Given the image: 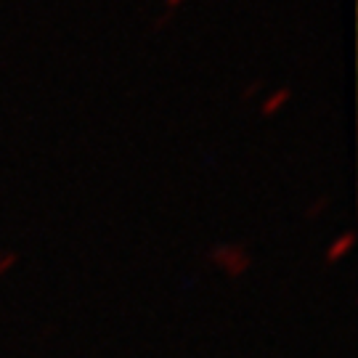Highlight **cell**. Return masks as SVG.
<instances>
[{"mask_svg": "<svg viewBox=\"0 0 358 358\" xmlns=\"http://www.w3.org/2000/svg\"><path fill=\"white\" fill-rule=\"evenodd\" d=\"M353 244H356V234H353V231H345V234H340V237L327 247L324 260H327L329 266H332V263H340L345 255L353 250Z\"/></svg>", "mask_w": 358, "mask_h": 358, "instance_id": "obj_2", "label": "cell"}, {"mask_svg": "<svg viewBox=\"0 0 358 358\" xmlns=\"http://www.w3.org/2000/svg\"><path fill=\"white\" fill-rule=\"evenodd\" d=\"M289 99H292V90L289 88L273 90V93L266 96V101H263V106H260V114H263V117H276L284 106L289 104Z\"/></svg>", "mask_w": 358, "mask_h": 358, "instance_id": "obj_3", "label": "cell"}, {"mask_svg": "<svg viewBox=\"0 0 358 358\" xmlns=\"http://www.w3.org/2000/svg\"><path fill=\"white\" fill-rule=\"evenodd\" d=\"M16 263H19V255L16 253H0V276H6Z\"/></svg>", "mask_w": 358, "mask_h": 358, "instance_id": "obj_5", "label": "cell"}, {"mask_svg": "<svg viewBox=\"0 0 358 358\" xmlns=\"http://www.w3.org/2000/svg\"><path fill=\"white\" fill-rule=\"evenodd\" d=\"M183 0H164V6H167V11H176Z\"/></svg>", "mask_w": 358, "mask_h": 358, "instance_id": "obj_8", "label": "cell"}, {"mask_svg": "<svg viewBox=\"0 0 358 358\" xmlns=\"http://www.w3.org/2000/svg\"><path fill=\"white\" fill-rule=\"evenodd\" d=\"M260 90H263V83H250V85L244 88V93H241V99H244V101H250V99H255Z\"/></svg>", "mask_w": 358, "mask_h": 358, "instance_id": "obj_7", "label": "cell"}, {"mask_svg": "<svg viewBox=\"0 0 358 358\" xmlns=\"http://www.w3.org/2000/svg\"><path fill=\"white\" fill-rule=\"evenodd\" d=\"M170 22H173V11H164L162 16H157V19H154V24H151V30H154V32L164 30V27H167Z\"/></svg>", "mask_w": 358, "mask_h": 358, "instance_id": "obj_6", "label": "cell"}, {"mask_svg": "<svg viewBox=\"0 0 358 358\" xmlns=\"http://www.w3.org/2000/svg\"><path fill=\"white\" fill-rule=\"evenodd\" d=\"M210 263L223 271L228 279H241L253 268V257L244 244H215L210 250Z\"/></svg>", "mask_w": 358, "mask_h": 358, "instance_id": "obj_1", "label": "cell"}, {"mask_svg": "<svg viewBox=\"0 0 358 358\" xmlns=\"http://www.w3.org/2000/svg\"><path fill=\"white\" fill-rule=\"evenodd\" d=\"M329 199L327 196H321V199H314L311 205H308V210H305V221H314V218H318L324 210H327Z\"/></svg>", "mask_w": 358, "mask_h": 358, "instance_id": "obj_4", "label": "cell"}]
</instances>
